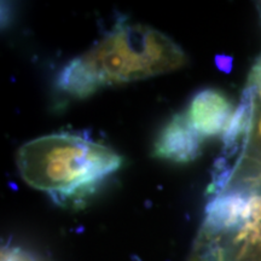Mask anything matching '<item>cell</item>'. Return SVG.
Instances as JSON below:
<instances>
[{
    "instance_id": "cell-1",
    "label": "cell",
    "mask_w": 261,
    "mask_h": 261,
    "mask_svg": "<svg viewBox=\"0 0 261 261\" xmlns=\"http://www.w3.org/2000/svg\"><path fill=\"white\" fill-rule=\"evenodd\" d=\"M16 163L29 187L61 205L81 202L121 167L122 158L94 140L73 133L33 139L18 150Z\"/></svg>"
},
{
    "instance_id": "cell-2",
    "label": "cell",
    "mask_w": 261,
    "mask_h": 261,
    "mask_svg": "<svg viewBox=\"0 0 261 261\" xmlns=\"http://www.w3.org/2000/svg\"><path fill=\"white\" fill-rule=\"evenodd\" d=\"M83 57L103 87L169 73L188 61L172 38L149 25L125 21L117 22Z\"/></svg>"
},
{
    "instance_id": "cell-3",
    "label": "cell",
    "mask_w": 261,
    "mask_h": 261,
    "mask_svg": "<svg viewBox=\"0 0 261 261\" xmlns=\"http://www.w3.org/2000/svg\"><path fill=\"white\" fill-rule=\"evenodd\" d=\"M203 138L196 132L187 114H175L160 130L152 156L175 163H190L201 155Z\"/></svg>"
},
{
    "instance_id": "cell-4",
    "label": "cell",
    "mask_w": 261,
    "mask_h": 261,
    "mask_svg": "<svg viewBox=\"0 0 261 261\" xmlns=\"http://www.w3.org/2000/svg\"><path fill=\"white\" fill-rule=\"evenodd\" d=\"M187 115L202 138L218 136L233 115L232 103L221 91L204 89L191 99Z\"/></svg>"
},
{
    "instance_id": "cell-5",
    "label": "cell",
    "mask_w": 261,
    "mask_h": 261,
    "mask_svg": "<svg viewBox=\"0 0 261 261\" xmlns=\"http://www.w3.org/2000/svg\"><path fill=\"white\" fill-rule=\"evenodd\" d=\"M62 92L75 98H86L103 87L96 73L83 56L74 58L62 69L56 80Z\"/></svg>"
},
{
    "instance_id": "cell-6",
    "label": "cell",
    "mask_w": 261,
    "mask_h": 261,
    "mask_svg": "<svg viewBox=\"0 0 261 261\" xmlns=\"http://www.w3.org/2000/svg\"><path fill=\"white\" fill-rule=\"evenodd\" d=\"M2 261H44L28 250L19 247H6L3 249Z\"/></svg>"
},
{
    "instance_id": "cell-7",
    "label": "cell",
    "mask_w": 261,
    "mask_h": 261,
    "mask_svg": "<svg viewBox=\"0 0 261 261\" xmlns=\"http://www.w3.org/2000/svg\"><path fill=\"white\" fill-rule=\"evenodd\" d=\"M217 64L221 70L228 73V71L231 70V65H232V58L227 57V56H218Z\"/></svg>"
},
{
    "instance_id": "cell-8",
    "label": "cell",
    "mask_w": 261,
    "mask_h": 261,
    "mask_svg": "<svg viewBox=\"0 0 261 261\" xmlns=\"http://www.w3.org/2000/svg\"><path fill=\"white\" fill-rule=\"evenodd\" d=\"M257 140H260L261 143V119L260 121L257 122Z\"/></svg>"
}]
</instances>
